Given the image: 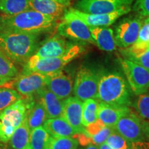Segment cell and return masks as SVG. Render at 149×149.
<instances>
[{
    "instance_id": "8992f818",
    "label": "cell",
    "mask_w": 149,
    "mask_h": 149,
    "mask_svg": "<svg viewBox=\"0 0 149 149\" xmlns=\"http://www.w3.org/2000/svg\"><path fill=\"white\" fill-rule=\"evenodd\" d=\"M85 48L81 44H72L64 55L55 57L40 58L33 55L24 65V69L29 71L49 74L64 69V67L77 58L84 52Z\"/></svg>"
},
{
    "instance_id": "ab89813d",
    "label": "cell",
    "mask_w": 149,
    "mask_h": 149,
    "mask_svg": "<svg viewBox=\"0 0 149 149\" xmlns=\"http://www.w3.org/2000/svg\"><path fill=\"white\" fill-rule=\"evenodd\" d=\"M0 149H10V148H8V146H6V145L0 144Z\"/></svg>"
},
{
    "instance_id": "f1b7e54d",
    "label": "cell",
    "mask_w": 149,
    "mask_h": 149,
    "mask_svg": "<svg viewBox=\"0 0 149 149\" xmlns=\"http://www.w3.org/2000/svg\"><path fill=\"white\" fill-rule=\"evenodd\" d=\"M16 90L8 88H0V113L22 98Z\"/></svg>"
},
{
    "instance_id": "277c9868",
    "label": "cell",
    "mask_w": 149,
    "mask_h": 149,
    "mask_svg": "<svg viewBox=\"0 0 149 149\" xmlns=\"http://www.w3.org/2000/svg\"><path fill=\"white\" fill-rule=\"evenodd\" d=\"M131 144V149H149V122L130 111L113 127Z\"/></svg>"
},
{
    "instance_id": "52a82bcc",
    "label": "cell",
    "mask_w": 149,
    "mask_h": 149,
    "mask_svg": "<svg viewBox=\"0 0 149 149\" xmlns=\"http://www.w3.org/2000/svg\"><path fill=\"white\" fill-rule=\"evenodd\" d=\"M100 74L91 68L81 66L76 72L73 84L74 97L84 102L88 99L97 100Z\"/></svg>"
},
{
    "instance_id": "d6986e66",
    "label": "cell",
    "mask_w": 149,
    "mask_h": 149,
    "mask_svg": "<svg viewBox=\"0 0 149 149\" xmlns=\"http://www.w3.org/2000/svg\"><path fill=\"white\" fill-rule=\"evenodd\" d=\"M95 45L102 51L113 52L117 49L114 31L109 27H89Z\"/></svg>"
},
{
    "instance_id": "5b68a950",
    "label": "cell",
    "mask_w": 149,
    "mask_h": 149,
    "mask_svg": "<svg viewBox=\"0 0 149 149\" xmlns=\"http://www.w3.org/2000/svg\"><path fill=\"white\" fill-rule=\"evenodd\" d=\"M35 103L33 95L24 96L0 113V142L10 140Z\"/></svg>"
},
{
    "instance_id": "4316f807",
    "label": "cell",
    "mask_w": 149,
    "mask_h": 149,
    "mask_svg": "<svg viewBox=\"0 0 149 149\" xmlns=\"http://www.w3.org/2000/svg\"><path fill=\"white\" fill-rule=\"evenodd\" d=\"M99 101L95 99H88L83 102L82 124L86 127L98 120L97 109Z\"/></svg>"
},
{
    "instance_id": "9a60e30c",
    "label": "cell",
    "mask_w": 149,
    "mask_h": 149,
    "mask_svg": "<svg viewBox=\"0 0 149 149\" xmlns=\"http://www.w3.org/2000/svg\"><path fill=\"white\" fill-rule=\"evenodd\" d=\"M83 102L70 96L64 100L62 117L79 133H86L82 124Z\"/></svg>"
},
{
    "instance_id": "603a6c76",
    "label": "cell",
    "mask_w": 149,
    "mask_h": 149,
    "mask_svg": "<svg viewBox=\"0 0 149 149\" xmlns=\"http://www.w3.org/2000/svg\"><path fill=\"white\" fill-rule=\"evenodd\" d=\"M18 74V69L14 63L0 47V86L13 81Z\"/></svg>"
},
{
    "instance_id": "8fae6325",
    "label": "cell",
    "mask_w": 149,
    "mask_h": 149,
    "mask_svg": "<svg viewBox=\"0 0 149 149\" xmlns=\"http://www.w3.org/2000/svg\"><path fill=\"white\" fill-rule=\"evenodd\" d=\"M130 10L131 6H128L110 13L90 14L71 8L66 10L64 13L79 19L88 27H109L121 17L128 13Z\"/></svg>"
},
{
    "instance_id": "83f0119b",
    "label": "cell",
    "mask_w": 149,
    "mask_h": 149,
    "mask_svg": "<svg viewBox=\"0 0 149 149\" xmlns=\"http://www.w3.org/2000/svg\"><path fill=\"white\" fill-rule=\"evenodd\" d=\"M79 142L76 138L50 136L46 149H78Z\"/></svg>"
},
{
    "instance_id": "7a4b0ae2",
    "label": "cell",
    "mask_w": 149,
    "mask_h": 149,
    "mask_svg": "<svg viewBox=\"0 0 149 149\" xmlns=\"http://www.w3.org/2000/svg\"><path fill=\"white\" fill-rule=\"evenodd\" d=\"M40 35L0 33V47L10 60L24 64L39 48Z\"/></svg>"
},
{
    "instance_id": "44dd1931",
    "label": "cell",
    "mask_w": 149,
    "mask_h": 149,
    "mask_svg": "<svg viewBox=\"0 0 149 149\" xmlns=\"http://www.w3.org/2000/svg\"><path fill=\"white\" fill-rule=\"evenodd\" d=\"M44 128L50 135L54 137H74L79 133L66 122L62 117L48 119L44 124Z\"/></svg>"
},
{
    "instance_id": "8d00e7d4",
    "label": "cell",
    "mask_w": 149,
    "mask_h": 149,
    "mask_svg": "<svg viewBox=\"0 0 149 149\" xmlns=\"http://www.w3.org/2000/svg\"><path fill=\"white\" fill-rule=\"evenodd\" d=\"M53 1H57V2H58L59 3H61V4L64 5V6L68 7L70 4V0H53Z\"/></svg>"
},
{
    "instance_id": "9c48e42d",
    "label": "cell",
    "mask_w": 149,
    "mask_h": 149,
    "mask_svg": "<svg viewBox=\"0 0 149 149\" xmlns=\"http://www.w3.org/2000/svg\"><path fill=\"white\" fill-rule=\"evenodd\" d=\"M130 90L135 95L144 94L149 91V70L124 58L120 59Z\"/></svg>"
},
{
    "instance_id": "cb8c5ba5",
    "label": "cell",
    "mask_w": 149,
    "mask_h": 149,
    "mask_svg": "<svg viewBox=\"0 0 149 149\" xmlns=\"http://www.w3.org/2000/svg\"><path fill=\"white\" fill-rule=\"evenodd\" d=\"M27 118L28 124L31 131L35 128L42 126L48 120L46 110L40 100L35 102L32 109L30 110Z\"/></svg>"
},
{
    "instance_id": "484cf974",
    "label": "cell",
    "mask_w": 149,
    "mask_h": 149,
    "mask_svg": "<svg viewBox=\"0 0 149 149\" xmlns=\"http://www.w3.org/2000/svg\"><path fill=\"white\" fill-rule=\"evenodd\" d=\"M50 134L44 126L35 128L31 131L28 149H46Z\"/></svg>"
},
{
    "instance_id": "f35d334b",
    "label": "cell",
    "mask_w": 149,
    "mask_h": 149,
    "mask_svg": "<svg viewBox=\"0 0 149 149\" xmlns=\"http://www.w3.org/2000/svg\"><path fill=\"white\" fill-rule=\"evenodd\" d=\"M98 148L99 149H112L111 148H110V147L108 146L106 142L103 143V144H102L101 145H99Z\"/></svg>"
},
{
    "instance_id": "4dcf8cb0",
    "label": "cell",
    "mask_w": 149,
    "mask_h": 149,
    "mask_svg": "<svg viewBox=\"0 0 149 149\" xmlns=\"http://www.w3.org/2000/svg\"><path fill=\"white\" fill-rule=\"evenodd\" d=\"M112 149H131V144L114 130L105 141Z\"/></svg>"
},
{
    "instance_id": "e575fe53",
    "label": "cell",
    "mask_w": 149,
    "mask_h": 149,
    "mask_svg": "<svg viewBox=\"0 0 149 149\" xmlns=\"http://www.w3.org/2000/svg\"><path fill=\"white\" fill-rule=\"evenodd\" d=\"M137 42H149V17L144 19Z\"/></svg>"
},
{
    "instance_id": "3957f363",
    "label": "cell",
    "mask_w": 149,
    "mask_h": 149,
    "mask_svg": "<svg viewBox=\"0 0 149 149\" xmlns=\"http://www.w3.org/2000/svg\"><path fill=\"white\" fill-rule=\"evenodd\" d=\"M130 93L125 79L117 72H108L100 75L97 100L117 106L127 107L131 104Z\"/></svg>"
},
{
    "instance_id": "ffe728a7",
    "label": "cell",
    "mask_w": 149,
    "mask_h": 149,
    "mask_svg": "<svg viewBox=\"0 0 149 149\" xmlns=\"http://www.w3.org/2000/svg\"><path fill=\"white\" fill-rule=\"evenodd\" d=\"M29 2L31 10L56 19L64 15L67 8L53 0H29Z\"/></svg>"
},
{
    "instance_id": "d4e9b609",
    "label": "cell",
    "mask_w": 149,
    "mask_h": 149,
    "mask_svg": "<svg viewBox=\"0 0 149 149\" xmlns=\"http://www.w3.org/2000/svg\"><path fill=\"white\" fill-rule=\"evenodd\" d=\"M29 9V0H0V11L6 15H15Z\"/></svg>"
},
{
    "instance_id": "d6a6232c",
    "label": "cell",
    "mask_w": 149,
    "mask_h": 149,
    "mask_svg": "<svg viewBox=\"0 0 149 149\" xmlns=\"http://www.w3.org/2000/svg\"><path fill=\"white\" fill-rule=\"evenodd\" d=\"M134 10L142 17H149V0H137L134 5Z\"/></svg>"
},
{
    "instance_id": "5bb4252c",
    "label": "cell",
    "mask_w": 149,
    "mask_h": 149,
    "mask_svg": "<svg viewBox=\"0 0 149 149\" xmlns=\"http://www.w3.org/2000/svg\"><path fill=\"white\" fill-rule=\"evenodd\" d=\"M46 74L47 76L46 87L48 90L63 100L71 96L74 80L69 72L62 69Z\"/></svg>"
},
{
    "instance_id": "30bf717a",
    "label": "cell",
    "mask_w": 149,
    "mask_h": 149,
    "mask_svg": "<svg viewBox=\"0 0 149 149\" xmlns=\"http://www.w3.org/2000/svg\"><path fill=\"white\" fill-rule=\"evenodd\" d=\"M144 17L137 15L126 17L115 27L114 35L117 47L126 48L137 42Z\"/></svg>"
},
{
    "instance_id": "1f68e13d",
    "label": "cell",
    "mask_w": 149,
    "mask_h": 149,
    "mask_svg": "<svg viewBox=\"0 0 149 149\" xmlns=\"http://www.w3.org/2000/svg\"><path fill=\"white\" fill-rule=\"evenodd\" d=\"M113 130H114L113 128L104 126L98 133L89 137L90 144L97 145V146L103 144L107 140L109 136L113 133Z\"/></svg>"
},
{
    "instance_id": "60d3db41",
    "label": "cell",
    "mask_w": 149,
    "mask_h": 149,
    "mask_svg": "<svg viewBox=\"0 0 149 149\" xmlns=\"http://www.w3.org/2000/svg\"><path fill=\"white\" fill-rule=\"evenodd\" d=\"M26 149H28V148H26Z\"/></svg>"
},
{
    "instance_id": "6da1fadb",
    "label": "cell",
    "mask_w": 149,
    "mask_h": 149,
    "mask_svg": "<svg viewBox=\"0 0 149 149\" xmlns=\"http://www.w3.org/2000/svg\"><path fill=\"white\" fill-rule=\"evenodd\" d=\"M57 19L29 10L15 15H0V33L40 35L51 31Z\"/></svg>"
},
{
    "instance_id": "d590c367",
    "label": "cell",
    "mask_w": 149,
    "mask_h": 149,
    "mask_svg": "<svg viewBox=\"0 0 149 149\" xmlns=\"http://www.w3.org/2000/svg\"><path fill=\"white\" fill-rule=\"evenodd\" d=\"M104 126L106 125H104L103 123H102L100 120H97L95 122L93 123V124H91L88 126H86V127H85L86 134L88 137H91V136L98 133Z\"/></svg>"
},
{
    "instance_id": "f546056e",
    "label": "cell",
    "mask_w": 149,
    "mask_h": 149,
    "mask_svg": "<svg viewBox=\"0 0 149 149\" xmlns=\"http://www.w3.org/2000/svg\"><path fill=\"white\" fill-rule=\"evenodd\" d=\"M135 113L149 122V92L139 95L134 102Z\"/></svg>"
},
{
    "instance_id": "2e32d148",
    "label": "cell",
    "mask_w": 149,
    "mask_h": 149,
    "mask_svg": "<svg viewBox=\"0 0 149 149\" xmlns=\"http://www.w3.org/2000/svg\"><path fill=\"white\" fill-rule=\"evenodd\" d=\"M72 44V43L68 42L64 37L57 34L46 41L33 55L40 58L59 57L66 53Z\"/></svg>"
},
{
    "instance_id": "ac0fdd59",
    "label": "cell",
    "mask_w": 149,
    "mask_h": 149,
    "mask_svg": "<svg viewBox=\"0 0 149 149\" xmlns=\"http://www.w3.org/2000/svg\"><path fill=\"white\" fill-rule=\"evenodd\" d=\"M131 111L127 107H117L99 102L97 117L104 125L113 128L119 120Z\"/></svg>"
},
{
    "instance_id": "4fadbf2b",
    "label": "cell",
    "mask_w": 149,
    "mask_h": 149,
    "mask_svg": "<svg viewBox=\"0 0 149 149\" xmlns=\"http://www.w3.org/2000/svg\"><path fill=\"white\" fill-rule=\"evenodd\" d=\"M134 0H79L75 9L90 14H105L130 6Z\"/></svg>"
},
{
    "instance_id": "74e56055",
    "label": "cell",
    "mask_w": 149,
    "mask_h": 149,
    "mask_svg": "<svg viewBox=\"0 0 149 149\" xmlns=\"http://www.w3.org/2000/svg\"><path fill=\"white\" fill-rule=\"evenodd\" d=\"M81 149H99V148L98 146H97V145L89 144L88 145H86V146H85L84 147H83V148Z\"/></svg>"
},
{
    "instance_id": "7402d4cb",
    "label": "cell",
    "mask_w": 149,
    "mask_h": 149,
    "mask_svg": "<svg viewBox=\"0 0 149 149\" xmlns=\"http://www.w3.org/2000/svg\"><path fill=\"white\" fill-rule=\"evenodd\" d=\"M30 130L27 116L16 128L10 138V146L12 149H26L29 146Z\"/></svg>"
},
{
    "instance_id": "836d02e7",
    "label": "cell",
    "mask_w": 149,
    "mask_h": 149,
    "mask_svg": "<svg viewBox=\"0 0 149 149\" xmlns=\"http://www.w3.org/2000/svg\"><path fill=\"white\" fill-rule=\"evenodd\" d=\"M126 59L135 62L136 64L140 65L144 68L149 70V49L144 51V53L139 54V55L130 57Z\"/></svg>"
},
{
    "instance_id": "e0dca14e",
    "label": "cell",
    "mask_w": 149,
    "mask_h": 149,
    "mask_svg": "<svg viewBox=\"0 0 149 149\" xmlns=\"http://www.w3.org/2000/svg\"><path fill=\"white\" fill-rule=\"evenodd\" d=\"M36 94L46 110L48 119L62 117L64 100L56 96L46 87L41 89Z\"/></svg>"
},
{
    "instance_id": "ba28073f",
    "label": "cell",
    "mask_w": 149,
    "mask_h": 149,
    "mask_svg": "<svg viewBox=\"0 0 149 149\" xmlns=\"http://www.w3.org/2000/svg\"><path fill=\"white\" fill-rule=\"evenodd\" d=\"M57 30L58 34L64 38L95 45L89 27L81 20L74 17L64 13L62 20L57 25Z\"/></svg>"
},
{
    "instance_id": "7c38bea8",
    "label": "cell",
    "mask_w": 149,
    "mask_h": 149,
    "mask_svg": "<svg viewBox=\"0 0 149 149\" xmlns=\"http://www.w3.org/2000/svg\"><path fill=\"white\" fill-rule=\"evenodd\" d=\"M46 74L23 70L13 81V86L22 96H31L46 86Z\"/></svg>"
}]
</instances>
